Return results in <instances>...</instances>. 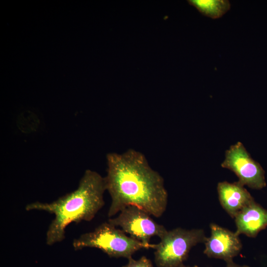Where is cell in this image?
<instances>
[{"label": "cell", "instance_id": "cell-10", "mask_svg": "<svg viewBox=\"0 0 267 267\" xmlns=\"http://www.w3.org/2000/svg\"><path fill=\"white\" fill-rule=\"evenodd\" d=\"M187 2L202 15L214 19L222 17L231 6L227 0H188Z\"/></svg>", "mask_w": 267, "mask_h": 267}, {"label": "cell", "instance_id": "cell-7", "mask_svg": "<svg viewBox=\"0 0 267 267\" xmlns=\"http://www.w3.org/2000/svg\"><path fill=\"white\" fill-rule=\"evenodd\" d=\"M210 227L211 235L204 242V253L209 258L222 259L226 263L232 261L242 248L239 235L214 223H211Z\"/></svg>", "mask_w": 267, "mask_h": 267}, {"label": "cell", "instance_id": "cell-6", "mask_svg": "<svg viewBox=\"0 0 267 267\" xmlns=\"http://www.w3.org/2000/svg\"><path fill=\"white\" fill-rule=\"evenodd\" d=\"M221 166L233 172L238 178V181L243 186L255 189L266 186L264 169L251 157L241 142L231 145L225 151Z\"/></svg>", "mask_w": 267, "mask_h": 267}, {"label": "cell", "instance_id": "cell-11", "mask_svg": "<svg viewBox=\"0 0 267 267\" xmlns=\"http://www.w3.org/2000/svg\"><path fill=\"white\" fill-rule=\"evenodd\" d=\"M122 267H153V266L150 260L142 256L138 260L130 258L128 263Z\"/></svg>", "mask_w": 267, "mask_h": 267}, {"label": "cell", "instance_id": "cell-4", "mask_svg": "<svg viewBox=\"0 0 267 267\" xmlns=\"http://www.w3.org/2000/svg\"><path fill=\"white\" fill-rule=\"evenodd\" d=\"M207 237L202 229L178 227L168 230L155 244L154 261L157 267H181L191 248L204 243Z\"/></svg>", "mask_w": 267, "mask_h": 267}, {"label": "cell", "instance_id": "cell-5", "mask_svg": "<svg viewBox=\"0 0 267 267\" xmlns=\"http://www.w3.org/2000/svg\"><path fill=\"white\" fill-rule=\"evenodd\" d=\"M151 216L145 210L130 205L122 210L116 217L109 218L108 222L132 238L149 245L151 237L156 236L161 238L168 231Z\"/></svg>", "mask_w": 267, "mask_h": 267}, {"label": "cell", "instance_id": "cell-2", "mask_svg": "<svg viewBox=\"0 0 267 267\" xmlns=\"http://www.w3.org/2000/svg\"><path fill=\"white\" fill-rule=\"evenodd\" d=\"M105 191L104 177L95 171L87 170L74 191L50 203L32 202L26 205L25 210L54 215L45 239L47 245H52L65 239L66 229L71 223L89 222L95 217L105 204Z\"/></svg>", "mask_w": 267, "mask_h": 267}, {"label": "cell", "instance_id": "cell-8", "mask_svg": "<svg viewBox=\"0 0 267 267\" xmlns=\"http://www.w3.org/2000/svg\"><path fill=\"white\" fill-rule=\"evenodd\" d=\"M217 191L222 207L233 219L244 207L254 200L238 181L220 182L217 185Z\"/></svg>", "mask_w": 267, "mask_h": 267}, {"label": "cell", "instance_id": "cell-9", "mask_svg": "<svg viewBox=\"0 0 267 267\" xmlns=\"http://www.w3.org/2000/svg\"><path fill=\"white\" fill-rule=\"evenodd\" d=\"M234 219L235 232L238 235L255 237L267 227V210L254 200L239 212Z\"/></svg>", "mask_w": 267, "mask_h": 267}, {"label": "cell", "instance_id": "cell-1", "mask_svg": "<svg viewBox=\"0 0 267 267\" xmlns=\"http://www.w3.org/2000/svg\"><path fill=\"white\" fill-rule=\"evenodd\" d=\"M106 161L107 174L104 178L106 190L111 198L108 217L130 205L161 217L167 208L168 192L163 178L150 167L145 156L130 149L122 153L107 154Z\"/></svg>", "mask_w": 267, "mask_h": 267}, {"label": "cell", "instance_id": "cell-12", "mask_svg": "<svg viewBox=\"0 0 267 267\" xmlns=\"http://www.w3.org/2000/svg\"><path fill=\"white\" fill-rule=\"evenodd\" d=\"M225 267H250L246 265H239L234 263L233 261L226 263Z\"/></svg>", "mask_w": 267, "mask_h": 267}, {"label": "cell", "instance_id": "cell-13", "mask_svg": "<svg viewBox=\"0 0 267 267\" xmlns=\"http://www.w3.org/2000/svg\"><path fill=\"white\" fill-rule=\"evenodd\" d=\"M181 267H199L198 266H196V265H195L193 267H190V266H185L184 265H183V266H182Z\"/></svg>", "mask_w": 267, "mask_h": 267}, {"label": "cell", "instance_id": "cell-3", "mask_svg": "<svg viewBox=\"0 0 267 267\" xmlns=\"http://www.w3.org/2000/svg\"><path fill=\"white\" fill-rule=\"evenodd\" d=\"M72 245L76 250L95 248L110 257L128 259L140 249H154L155 247V244H146L132 238L108 221L93 231L81 234L73 240Z\"/></svg>", "mask_w": 267, "mask_h": 267}]
</instances>
